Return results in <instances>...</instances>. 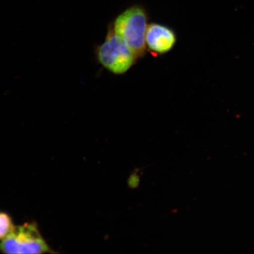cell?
I'll use <instances>...</instances> for the list:
<instances>
[{"label":"cell","mask_w":254,"mask_h":254,"mask_svg":"<svg viewBox=\"0 0 254 254\" xmlns=\"http://www.w3.org/2000/svg\"><path fill=\"white\" fill-rule=\"evenodd\" d=\"M149 18L145 6L135 4L121 12L109 25L138 59L143 58L147 51L145 36Z\"/></svg>","instance_id":"obj_1"},{"label":"cell","mask_w":254,"mask_h":254,"mask_svg":"<svg viewBox=\"0 0 254 254\" xmlns=\"http://www.w3.org/2000/svg\"><path fill=\"white\" fill-rule=\"evenodd\" d=\"M95 56L98 63L115 75H123L134 65L137 58L110 26L103 43L96 47Z\"/></svg>","instance_id":"obj_2"},{"label":"cell","mask_w":254,"mask_h":254,"mask_svg":"<svg viewBox=\"0 0 254 254\" xmlns=\"http://www.w3.org/2000/svg\"><path fill=\"white\" fill-rule=\"evenodd\" d=\"M0 253L8 254L56 253L41 235L36 222L15 226L0 243Z\"/></svg>","instance_id":"obj_3"},{"label":"cell","mask_w":254,"mask_h":254,"mask_svg":"<svg viewBox=\"0 0 254 254\" xmlns=\"http://www.w3.org/2000/svg\"><path fill=\"white\" fill-rule=\"evenodd\" d=\"M176 32L166 25L152 23L146 30L145 42L149 52L157 56L170 52L177 43Z\"/></svg>","instance_id":"obj_4"},{"label":"cell","mask_w":254,"mask_h":254,"mask_svg":"<svg viewBox=\"0 0 254 254\" xmlns=\"http://www.w3.org/2000/svg\"><path fill=\"white\" fill-rule=\"evenodd\" d=\"M14 227L11 216L7 212L0 211V241L4 240L14 229Z\"/></svg>","instance_id":"obj_5"},{"label":"cell","mask_w":254,"mask_h":254,"mask_svg":"<svg viewBox=\"0 0 254 254\" xmlns=\"http://www.w3.org/2000/svg\"><path fill=\"white\" fill-rule=\"evenodd\" d=\"M140 171L141 168H135L130 174L128 180H127V185L129 189H136L139 187L141 181L140 175H139Z\"/></svg>","instance_id":"obj_6"}]
</instances>
